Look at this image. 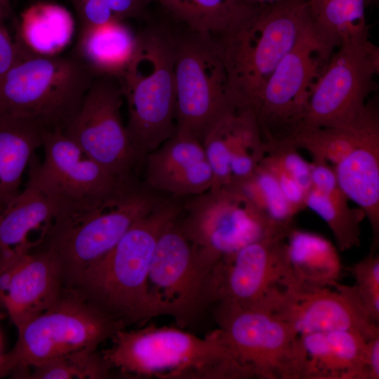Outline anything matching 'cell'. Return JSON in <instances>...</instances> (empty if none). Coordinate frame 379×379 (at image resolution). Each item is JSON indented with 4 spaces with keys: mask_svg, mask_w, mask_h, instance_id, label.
Masks as SVG:
<instances>
[{
    "mask_svg": "<svg viewBox=\"0 0 379 379\" xmlns=\"http://www.w3.org/2000/svg\"><path fill=\"white\" fill-rule=\"evenodd\" d=\"M148 188L166 196L184 198L200 194L213 185V173L203 144L177 131L144 159Z\"/></svg>",
    "mask_w": 379,
    "mask_h": 379,
    "instance_id": "cell-19",
    "label": "cell"
},
{
    "mask_svg": "<svg viewBox=\"0 0 379 379\" xmlns=\"http://www.w3.org/2000/svg\"><path fill=\"white\" fill-rule=\"evenodd\" d=\"M10 0H0V77L20 60L33 54L22 44L18 34L12 35L6 24L10 16Z\"/></svg>",
    "mask_w": 379,
    "mask_h": 379,
    "instance_id": "cell-36",
    "label": "cell"
},
{
    "mask_svg": "<svg viewBox=\"0 0 379 379\" xmlns=\"http://www.w3.org/2000/svg\"><path fill=\"white\" fill-rule=\"evenodd\" d=\"M220 334L237 359L262 379H303L305 352L288 322L264 311L215 304Z\"/></svg>",
    "mask_w": 379,
    "mask_h": 379,
    "instance_id": "cell-13",
    "label": "cell"
},
{
    "mask_svg": "<svg viewBox=\"0 0 379 379\" xmlns=\"http://www.w3.org/2000/svg\"><path fill=\"white\" fill-rule=\"evenodd\" d=\"M165 197L139 182L93 209L54 223L37 248L53 255L64 288H70Z\"/></svg>",
    "mask_w": 379,
    "mask_h": 379,
    "instance_id": "cell-6",
    "label": "cell"
},
{
    "mask_svg": "<svg viewBox=\"0 0 379 379\" xmlns=\"http://www.w3.org/2000/svg\"><path fill=\"white\" fill-rule=\"evenodd\" d=\"M375 1H377L378 0H375Z\"/></svg>",
    "mask_w": 379,
    "mask_h": 379,
    "instance_id": "cell-41",
    "label": "cell"
},
{
    "mask_svg": "<svg viewBox=\"0 0 379 379\" xmlns=\"http://www.w3.org/2000/svg\"><path fill=\"white\" fill-rule=\"evenodd\" d=\"M251 4L260 6H264L267 5H270L272 4H274L275 2H277L280 0H246Z\"/></svg>",
    "mask_w": 379,
    "mask_h": 379,
    "instance_id": "cell-40",
    "label": "cell"
},
{
    "mask_svg": "<svg viewBox=\"0 0 379 379\" xmlns=\"http://www.w3.org/2000/svg\"><path fill=\"white\" fill-rule=\"evenodd\" d=\"M41 147L44 161L38 164L35 155L32 157L29 176L52 203L55 222L93 209L140 182L125 180L108 172L61 129L42 131Z\"/></svg>",
    "mask_w": 379,
    "mask_h": 379,
    "instance_id": "cell-10",
    "label": "cell"
},
{
    "mask_svg": "<svg viewBox=\"0 0 379 379\" xmlns=\"http://www.w3.org/2000/svg\"><path fill=\"white\" fill-rule=\"evenodd\" d=\"M63 290L59 267L47 250L0 253V303L17 329L51 307Z\"/></svg>",
    "mask_w": 379,
    "mask_h": 379,
    "instance_id": "cell-18",
    "label": "cell"
},
{
    "mask_svg": "<svg viewBox=\"0 0 379 379\" xmlns=\"http://www.w3.org/2000/svg\"><path fill=\"white\" fill-rule=\"evenodd\" d=\"M307 0H280L264 6L237 29L210 39L225 65L241 108L250 110L281 60L307 26Z\"/></svg>",
    "mask_w": 379,
    "mask_h": 379,
    "instance_id": "cell-3",
    "label": "cell"
},
{
    "mask_svg": "<svg viewBox=\"0 0 379 379\" xmlns=\"http://www.w3.org/2000/svg\"><path fill=\"white\" fill-rule=\"evenodd\" d=\"M42 131L29 122L0 112V209L20 192L25 171L41 147Z\"/></svg>",
    "mask_w": 379,
    "mask_h": 379,
    "instance_id": "cell-28",
    "label": "cell"
},
{
    "mask_svg": "<svg viewBox=\"0 0 379 379\" xmlns=\"http://www.w3.org/2000/svg\"><path fill=\"white\" fill-rule=\"evenodd\" d=\"M138 36L136 55L119 81L128 109L126 131L144 161L175 132V33L153 25Z\"/></svg>",
    "mask_w": 379,
    "mask_h": 379,
    "instance_id": "cell-4",
    "label": "cell"
},
{
    "mask_svg": "<svg viewBox=\"0 0 379 379\" xmlns=\"http://www.w3.org/2000/svg\"><path fill=\"white\" fill-rule=\"evenodd\" d=\"M271 314L288 322L299 335L350 330L366 340L379 336L378 324L367 314L354 285L337 282L314 289L293 286Z\"/></svg>",
    "mask_w": 379,
    "mask_h": 379,
    "instance_id": "cell-17",
    "label": "cell"
},
{
    "mask_svg": "<svg viewBox=\"0 0 379 379\" xmlns=\"http://www.w3.org/2000/svg\"><path fill=\"white\" fill-rule=\"evenodd\" d=\"M75 11L79 32L110 21H125L146 15L153 0H69Z\"/></svg>",
    "mask_w": 379,
    "mask_h": 379,
    "instance_id": "cell-34",
    "label": "cell"
},
{
    "mask_svg": "<svg viewBox=\"0 0 379 379\" xmlns=\"http://www.w3.org/2000/svg\"><path fill=\"white\" fill-rule=\"evenodd\" d=\"M305 352L303 379H368L366 340L350 330L301 334Z\"/></svg>",
    "mask_w": 379,
    "mask_h": 379,
    "instance_id": "cell-22",
    "label": "cell"
},
{
    "mask_svg": "<svg viewBox=\"0 0 379 379\" xmlns=\"http://www.w3.org/2000/svg\"><path fill=\"white\" fill-rule=\"evenodd\" d=\"M1 211V210L0 209V211Z\"/></svg>",
    "mask_w": 379,
    "mask_h": 379,
    "instance_id": "cell-42",
    "label": "cell"
},
{
    "mask_svg": "<svg viewBox=\"0 0 379 379\" xmlns=\"http://www.w3.org/2000/svg\"><path fill=\"white\" fill-rule=\"evenodd\" d=\"M179 217V216H178ZM178 217L161 232L151 260V288L178 309L183 326L211 304L212 272L198 259L181 232Z\"/></svg>",
    "mask_w": 379,
    "mask_h": 379,
    "instance_id": "cell-16",
    "label": "cell"
},
{
    "mask_svg": "<svg viewBox=\"0 0 379 379\" xmlns=\"http://www.w3.org/2000/svg\"><path fill=\"white\" fill-rule=\"evenodd\" d=\"M173 18L205 38L234 30L253 18L262 6L246 0H153Z\"/></svg>",
    "mask_w": 379,
    "mask_h": 379,
    "instance_id": "cell-26",
    "label": "cell"
},
{
    "mask_svg": "<svg viewBox=\"0 0 379 379\" xmlns=\"http://www.w3.org/2000/svg\"><path fill=\"white\" fill-rule=\"evenodd\" d=\"M139 36L124 21H110L79 32L72 55L95 76L122 77L135 58Z\"/></svg>",
    "mask_w": 379,
    "mask_h": 379,
    "instance_id": "cell-23",
    "label": "cell"
},
{
    "mask_svg": "<svg viewBox=\"0 0 379 379\" xmlns=\"http://www.w3.org/2000/svg\"><path fill=\"white\" fill-rule=\"evenodd\" d=\"M286 251L295 285L305 289L333 286L343 265L336 248L321 234L296 229L288 233Z\"/></svg>",
    "mask_w": 379,
    "mask_h": 379,
    "instance_id": "cell-25",
    "label": "cell"
},
{
    "mask_svg": "<svg viewBox=\"0 0 379 379\" xmlns=\"http://www.w3.org/2000/svg\"><path fill=\"white\" fill-rule=\"evenodd\" d=\"M182 204V198L166 196L67 288L125 328L163 315L179 324L178 309L151 288L149 273L157 241Z\"/></svg>",
    "mask_w": 379,
    "mask_h": 379,
    "instance_id": "cell-1",
    "label": "cell"
},
{
    "mask_svg": "<svg viewBox=\"0 0 379 379\" xmlns=\"http://www.w3.org/2000/svg\"><path fill=\"white\" fill-rule=\"evenodd\" d=\"M348 270L353 276L354 287L359 299L371 319L379 322V256L370 252Z\"/></svg>",
    "mask_w": 379,
    "mask_h": 379,
    "instance_id": "cell-35",
    "label": "cell"
},
{
    "mask_svg": "<svg viewBox=\"0 0 379 379\" xmlns=\"http://www.w3.org/2000/svg\"><path fill=\"white\" fill-rule=\"evenodd\" d=\"M74 30V20L69 11L48 1L33 3L18 20V33L22 44L39 55H59L70 43Z\"/></svg>",
    "mask_w": 379,
    "mask_h": 379,
    "instance_id": "cell-29",
    "label": "cell"
},
{
    "mask_svg": "<svg viewBox=\"0 0 379 379\" xmlns=\"http://www.w3.org/2000/svg\"><path fill=\"white\" fill-rule=\"evenodd\" d=\"M297 149L293 147H279L267 150L265 155L272 157L307 192L312 187L311 163L307 161Z\"/></svg>",
    "mask_w": 379,
    "mask_h": 379,
    "instance_id": "cell-37",
    "label": "cell"
},
{
    "mask_svg": "<svg viewBox=\"0 0 379 379\" xmlns=\"http://www.w3.org/2000/svg\"><path fill=\"white\" fill-rule=\"evenodd\" d=\"M185 28L175 33V131L203 144L219 121L242 108L211 40Z\"/></svg>",
    "mask_w": 379,
    "mask_h": 379,
    "instance_id": "cell-9",
    "label": "cell"
},
{
    "mask_svg": "<svg viewBox=\"0 0 379 379\" xmlns=\"http://www.w3.org/2000/svg\"><path fill=\"white\" fill-rule=\"evenodd\" d=\"M55 220L50 199L29 176L25 187L0 211V253L34 249L31 234L38 230L46 237Z\"/></svg>",
    "mask_w": 379,
    "mask_h": 379,
    "instance_id": "cell-24",
    "label": "cell"
},
{
    "mask_svg": "<svg viewBox=\"0 0 379 379\" xmlns=\"http://www.w3.org/2000/svg\"><path fill=\"white\" fill-rule=\"evenodd\" d=\"M239 185L275 225L290 230L297 214L283 194L274 175L259 163L254 173Z\"/></svg>",
    "mask_w": 379,
    "mask_h": 379,
    "instance_id": "cell-31",
    "label": "cell"
},
{
    "mask_svg": "<svg viewBox=\"0 0 379 379\" xmlns=\"http://www.w3.org/2000/svg\"><path fill=\"white\" fill-rule=\"evenodd\" d=\"M203 146L213 173L211 188L243 182L265 155L255 119L246 109H239L219 121L206 136Z\"/></svg>",
    "mask_w": 379,
    "mask_h": 379,
    "instance_id": "cell-20",
    "label": "cell"
},
{
    "mask_svg": "<svg viewBox=\"0 0 379 379\" xmlns=\"http://www.w3.org/2000/svg\"><path fill=\"white\" fill-rule=\"evenodd\" d=\"M366 366L368 379L379 378V336L366 342Z\"/></svg>",
    "mask_w": 379,
    "mask_h": 379,
    "instance_id": "cell-39",
    "label": "cell"
},
{
    "mask_svg": "<svg viewBox=\"0 0 379 379\" xmlns=\"http://www.w3.org/2000/svg\"><path fill=\"white\" fill-rule=\"evenodd\" d=\"M124 100L119 79L95 77L81 105L63 131L91 159L112 175L138 180L143 159L134 149L123 124Z\"/></svg>",
    "mask_w": 379,
    "mask_h": 379,
    "instance_id": "cell-15",
    "label": "cell"
},
{
    "mask_svg": "<svg viewBox=\"0 0 379 379\" xmlns=\"http://www.w3.org/2000/svg\"><path fill=\"white\" fill-rule=\"evenodd\" d=\"M22 376L30 379L106 378L112 367L97 350L58 357L32 367Z\"/></svg>",
    "mask_w": 379,
    "mask_h": 379,
    "instance_id": "cell-33",
    "label": "cell"
},
{
    "mask_svg": "<svg viewBox=\"0 0 379 379\" xmlns=\"http://www.w3.org/2000/svg\"><path fill=\"white\" fill-rule=\"evenodd\" d=\"M348 199L364 213L372 230L371 251L379 242V124L364 128L358 145L333 168Z\"/></svg>",
    "mask_w": 379,
    "mask_h": 379,
    "instance_id": "cell-21",
    "label": "cell"
},
{
    "mask_svg": "<svg viewBox=\"0 0 379 379\" xmlns=\"http://www.w3.org/2000/svg\"><path fill=\"white\" fill-rule=\"evenodd\" d=\"M375 0H307L310 32L316 40L322 61L331 55L345 38L368 28L366 9Z\"/></svg>",
    "mask_w": 379,
    "mask_h": 379,
    "instance_id": "cell-27",
    "label": "cell"
},
{
    "mask_svg": "<svg viewBox=\"0 0 379 379\" xmlns=\"http://www.w3.org/2000/svg\"><path fill=\"white\" fill-rule=\"evenodd\" d=\"M305 205L327 224L339 251H348L360 245L361 222L365 214L359 208L349 206L348 199L340 187L328 192L311 187Z\"/></svg>",
    "mask_w": 379,
    "mask_h": 379,
    "instance_id": "cell-30",
    "label": "cell"
},
{
    "mask_svg": "<svg viewBox=\"0 0 379 379\" xmlns=\"http://www.w3.org/2000/svg\"><path fill=\"white\" fill-rule=\"evenodd\" d=\"M286 238L267 237L223 258L211 274V304L229 302L272 313L281 296L295 285Z\"/></svg>",
    "mask_w": 379,
    "mask_h": 379,
    "instance_id": "cell-14",
    "label": "cell"
},
{
    "mask_svg": "<svg viewBox=\"0 0 379 379\" xmlns=\"http://www.w3.org/2000/svg\"><path fill=\"white\" fill-rule=\"evenodd\" d=\"M364 127L306 128L295 139L293 147L307 150L313 160L330 161L336 165L358 145Z\"/></svg>",
    "mask_w": 379,
    "mask_h": 379,
    "instance_id": "cell-32",
    "label": "cell"
},
{
    "mask_svg": "<svg viewBox=\"0 0 379 379\" xmlns=\"http://www.w3.org/2000/svg\"><path fill=\"white\" fill-rule=\"evenodd\" d=\"M378 72L379 48L368 28L345 38L312 87L305 129L355 127L368 111Z\"/></svg>",
    "mask_w": 379,
    "mask_h": 379,
    "instance_id": "cell-11",
    "label": "cell"
},
{
    "mask_svg": "<svg viewBox=\"0 0 379 379\" xmlns=\"http://www.w3.org/2000/svg\"><path fill=\"white\" fill-rule=\"evenodd\" d=\"M324 67L319 47L307 26L297 45L278 64L250 109L265 152L293 147L295 139L305 128L312 87Z\"/></svg>",
    "mask_w": 379,
    "mask_h": 379,
    "instance_id": "cell-12",
    "label": "cell"
},
{
    "mask_svg": "<svg viewBox=\"0 0 379 379\" xmlns=\"http://www.w3.org/2000/svg\"><path fill=\"white\" fill-rule=\"evenodd\" d=\"M76 292L64 288L48 309L17 329L13 347L0 354V376L17 373L58 357L96 351L121 329Z\"/></svg>",
    "mask_w": 379,
    "mask_h": 379,
    "instance_id": "cell-7",
    "label": "cell"
},
{
    "mask_svg": "<svg viewBox=\"0 0 379 379\" xmlns=\"http://www.w3.org/2000/svg\"><path fill=\"white\" fill-rule=\"evenodd\" d=\"M102 352L112 368L135 376L166 379L254 378L218 329L205 337L180 328L149 326L121 329Z\"/></svg>",
    "mask_w": 379,
    "mask_h": 379,
    "instance_id": "cell-2",
    "label": "cell"
},
{
    "mask_svg": "<svg viewBox=\"0 0 379 379\" xmlns=\"http://www.w3.org/2000/svg\"><path fill=\"white\" fill-rule=\"evenodd\" d=\"M260 163L274 175L283 194L295 213L304 209L307 192L300 184L272 157L265 155Z\"/></svg>",
    "mask_w": 379,
    "mask_h": 379,
    "instance_id": "cell-38",
    "label": "cell"
},
{
    "mask_svg": "<svg viewBox=\"0 0 379 379\" xmlns=\"http://www.w3.org/2000/svg\"><path fill=\"white\" fill-rule=\"evenodd\" d=\"M179 228L201 262L213 270L225 257L244 246L290 230L273 224L237 185L211 188L187 197Z\"/></svg>",
    "mask_w": 379,
    "mask_h": 379,
    "instance_id": "cell-8",
    "label": "cell"
},
{
    "mask_svg": "<svg viewBox=\"0 0 379 379\" xmlns=\"http://www.w3.org/2000/svg\"><path fill=\"white\" fill-rule=\"evenodd\" d=\"M95 78L72 54H32L0 77V112L22 119L41 131H64Z\"/></svg>",
    "mask_w": 379,
    "mask_h": 379,
    "instance_id": "cell-5",
    "label": "cell"
}]
</instances>
